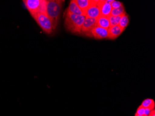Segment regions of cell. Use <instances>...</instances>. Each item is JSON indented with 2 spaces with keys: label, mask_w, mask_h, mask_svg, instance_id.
Wrapping results in <instances>:
<instances>
[{
  "label": "cell",
  "mask_w": 155,
  "mask_h": 116,
  "mask_svg": "<svg viewBox=\"0 0 155 116\" xmlns=\"http://www.w3.org/2000/svg\"><path fill=\"white\" fill-rule=\"evenodd\" d=\"M86 16L65 12V26L68 31L77 35L81 34L82 26Z\"/></svg>",
  "instance_id": "obj_1"
},
{
  "label": "cell",
  "mask_w": 155,
  "mask_h": 116,
  "mask_svg": "<svg viewBox=\"0 0 155 116\" xmlns=\"http://www.w3.org/2000/svg\"><path fill=\"white\" fill-rule=\"evenodd\" d=\"M64 2L60 0H49L47 2L46 14L51 20L54 30L59 23Z\"/></svg>",
  "instance_id": "obj_2"
},
{
  "label": "cell",
  "mask_w": 155,
  "mask_h": 116,
  "mask_svg": "<svg viewBox=\"0 0 155 116\" xmlns=\"http://www.w3.org/2000/svg\"><path fill=\"white\" fill-rule=\"evenodd\" d=\"M23 2L32 16L39 13H46L47 1L24 0Z\"/></svg>",
  "instance_id": "obj_3"
},
{
  "label": "cell",
  "mask_w": 155,
  "mask_h": 116,
  "mask_svg": "<svg viewBox=\"0 0 155 116\" xmlns=\"http://www.w3.org/2000/svg\"><path fill=\"white\" fill-rule=\"evenodd\" d=\"M42 29L48 35L54 32V27L50 18L46 13H39L32 16Z\"/></svg>",
  "instance_id": "obj_4"
},
{
  "label": "cell",
  "mask_w": 155,
  "mask_h": 116,
  "mask_svg": "<svg viewBox=\"0 0 155 116\" xmlns=\"http://www.w3.org/2000/svg\"><path fill=\"white\" fill-rule=\"evenodd\" d=\"M96 26L97 19L86 17L82 26L81 34H84L86 35H91V30Z\"/></svg>",
  "instance_id": "obj_5"
},
{
  "label": "cell",
  "mask_w": 155,
  "mask_h": 116,
  "mask_svg": "<svg viewBox=\"0 0 155 116\" xmlns=\"http://www.w3.org/2000/svg\"><path fill=\"white\" fill-rule=\"evenodd\" d=\"M98 0H93V2L91 3L89 8L87 10L86 14V18H91L97 19L101 16L100 9L97 5Z\"/></svg>",
  "instance_id": "obj_6"
},
{
  "label": "cell",
  "mask_w": 155,
  "mask_h": 116,
  "mask_svg": "<svg viewBox=\"0 0 155 116\" xmlns=\"http://www.w3.org/2000/svg\"><path fill=\"white\" fill-rule=\"evenodd\" d=\"M97 5L100 9L101 15L108 18L111 15L112 7L111 5L106 2L105 0H98Z\"/></svg>",
  "instance_id": "obj_7"
},
{
  "label": "cell",
  "mask_w": 155,
  "mask_h": 116,
  "mask_svg": "<svg viewBox=\"0 0 155 116\" xmlns=\"http://www.w3.org/2000/svg\"><path fill=\"white\" fill-rule=\"evenodd\" d=\"M91 35L95 39H108L109 33L108 29L103 28L101 27H95L91 32Z\"/></svg>",
  "instance_id": "obj_8"
},
{
  "label": "cell",
  "mask_w": 155,
  "mask_h": 116,
  "mask_svg": "<svg viewBox=\"0 0 155 116\" xmlns=\"http://www.w3.org/2000/svg\"><path fill=\"white\" fill-rule=\"evenodd\" d=\"M67 12L71 14L75 15H84V13H83L81 9L79 8L78 5L76 2L75 0H72L70 2L68 7L67 8L66 10Z\"/></svg>",
  "instance_id": "obj_9"
},
{
  "label": "cell",
  "mask_w": 155,
  "mask_h": 116,
  "mask_svg": "<svg viewBox=\"0 0 155 116\" xmlns=\"http://www.w3.org/2000/svg\"><path fill=\"white\" fill-rule=\"evenodd\" d=\"M108 31L109 33L108 39L114 40L120 35L124 30L117 25L110 27Z\"/></svg>",
  "instance_id": "obj_10"
},
{
  "label": "cell",
  "mask_w": 155,
  "mask_h": 116,
  "mask_svg": "<svg viewBox=\"0 0 155 116\" xmlns=\"http://www.w3.org/2000/svg\"><path fill=\"white\" fill-rule=\"evenodd\" d=\"M97 26L108 29L110 27L109 20L108 17L101 15L97 19Z\"/></svg>",
  "instance_id": "obj_11"
},
{
  "label": "cell",
  "mask_w": 155,
  "mask_h": 116,
  "mask_svg": "<svg viewBox=\"0 0 155 116\" xmlns=\"http://www.w3.org/2000/svg\"><path fill=\"white\" fill-rule=\"evenodd\" d=\"M75 2L86 16L87 10L91 5L93 0H75Z\"/></svg>",
  "instance_id": "obj_12"
},
{
  "label": "cell",
  "mask_w": 155,
  "mask_h": 116,
  "mask_svg": "<svg viewBox=\"0 0 155 116\" xmlns=\"http://www.w3.org/2000/svg\"><path fill=\"white\" fill-rule=\"evenodd\" d=\"M130 22L129 17L128 15L126 14V12L124 13L122 16L120 21L119 22L118 26L120 27L123 30H125L127 28Z\"/></svg>",
  "instance_id": "obj_13"
},
{
  "label": "cell",
  "mask_w": 155,
  "mask_h": 116,
  "mask_svg": "<svg viewBox=\"0 0 155 116\" xmlns=\"http://www.w3.org/2000/svg\"><path fill=\"white\" fill-rule=\"evenodd\" d=\"M141 105L145 108H148L152 110L155 109V102L154 100L151 98H147L143 101Z\"/></svg>",
  "instance_id": "obj_14"
},
{
  "label": "cell",
  "mask_w": 155,
  "mask_h": 116,
  "mask_svg": "<svg viewBox=\"0 0 155 116\" xmlns=\"http://www.w3.org/2000/svg\"><path fill=\"white\" fill-rule=\"evenodd\" d=\"M122 16V15L116 16L110 15V17H109V20L110 23V27L117 26V25H119V22H120Z\"/></svg>",
  "instance_id": "obj_15"
},
{
  "label": "cell",
  "mask_w": 155,
  "mask_h": 116,
  "mask_svg": "<svg viewBox=\"0 0 155 116\" xmlns=\"http://www.w3.org/2000/svg\"><path fill=\"white\" fill-rule=\"evenodd\" d=\"M125 12L124 6L122 5L119 8L112 9L111 12V15L115 16H119V15H123Z\"/></svg>",
  "instance_id": "obj_16"
},
{
  "label": "cell",
  "mask_w": 155,
  "mask_h": 116,
  "mask_svg": "<svg viewBox=\"0 0 155 116\" xmlns=\"http://www.w3.org/2000/svg\"><path fill=\"white\" fill-rule=\"evenodd\" d=\"M136 113L139 114V115L144 116L145 115V108L143 107L142 105H140L137 108Z\"/></svg>",
  "instance_id": "obj_17"
},
{
  "label": "cell",
  "mask_w": 155,
  "mask_h": 116,
  "mask_svg": "<svg viewBox=\"0 0 155 116\" xmlns=\"http://www.w3.org/2000/svg\"><path fill=\"white\" fill-rule=\"evenodd\" d=\"M122 5H123V4L122 2L119 1H114V0L111 4L112 9L119 8L120 7H121Z\"/></svg>",
  "instance_id": "obj_18"
},
{
  "label": "cell",
  "mask_w": 155,
  "mask_h": 116,
  "mask_svg": "<svg viewBox=\"0 0 155 116\" xmlns=\"http://www.w3.org/2000/svg\"><path fill=\"white\" fill-rule=\"evenodd\" d=\"M148 116H155V109L152 110L151 111Z\"/></svg>",
  "instance_id": "obj_19"
},
{
  "label": "cell",
  "mask_w": 155,
  "mask_h": 116,
  "mask_svg": "<svg viewBox=\"0 0 155 116\" xmlns=\"http://www.w3.org/2000/svg\"><path fill=\"white\" fill-rule=\"evenodd\" d=\"M105 1H106V2H107V3L110 4V5H111V3H112V2L114 1V0H105Z\"/></svg>",
  "instance_id": "obj_20"
},
{
  "label": "cell",
  "mask_w": 155,
  "mask_h": 116,
  "mask_svg": "<svg viewBox=\"0 0 155 116\" xmlns=\"http://www.w3.org/2000/svg\"><path fill=\"white\" fill-rule=\"evenodd\" d=\"M144 116H145V115H144ZM142 116V115H139V114H137V113H136L135 115V116Z\"/></svg>",
  "instance_id": "obj_21"
}]
</instances>
